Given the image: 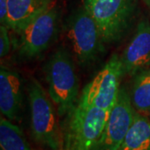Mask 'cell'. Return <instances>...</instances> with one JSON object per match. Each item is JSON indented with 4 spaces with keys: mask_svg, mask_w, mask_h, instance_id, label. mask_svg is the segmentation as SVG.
<instances>
[{
    "mask_svg": "<svg viewBox=\"0 0 150 150\" xmlns=\"http://www.w3.org/2000/svg\"><path fill=\"white\" fill-rule=\"evenodd\" d=\"M48 93L59 116L67 115L79 99V79L72 56L60 47L44 65Z\"/></svg>",
    "mask_w": 150,
    "mask_h": 150,
    "instance_id": "cell-1",
    "label": "cell"
},
{
    "mask_svg": "<svg viewBox=\"0 0 150 150\" xmlns=\"http://www.w3.org/2000/svg\"><path fill=\"white\" fill-rule=\"evenodd\" d=\"M30 109V127L33 139L50 150H61L63 138L60 131L56 107L48 93L33 79L28 87Z\"/></svg>",
    "mask_w": 150,
    "mask_h": 150,
    "instance_id": "cell-2",
    "label": "cell"
},
{
    "mask_svg": "<svg viewBox=\"0 0 150 150\" xmlns=\"http://www.w3.org/2000/svg\"><path fill=\"white\" fill-rule=\"evenodd\" d=\"M109 111L77 103L68 114L64 146L68 150H91L102 135Z\"/></svg>",
    "mask_w": 150,
    "mask_h": 150,
    "instance_id": "cell-3",
    "label": "cell"
},
{
    "mask_svg": "<svg viewBox=\"0 0 150 150\" xmlns=\"http://www.w3.org/2000/svg\"><path fill=\"white\" fill-rule=\"evenodd\" d=\"M104 43L118 42L128 32L137 8V0H83Z\"/></svg>",
    "mask_w": 150,
    "mask_h": 150,
    "instance_id": "cell-4",
    "label": "cell"
},
{
    "mask_svg": "<svg viewBox=\"0 0 150 150\" xmlns=\"http://www.w3.org/2000/svg\"><path fill=\"white\" fill-rule=\"evenodd\" d=\"M66 28L73 54L79 63L83 66L93 64L103 51L104 43L96 22L84 7L71 15Z\"/></svg>",
    "mask_w": 150,
    "mask_h": 150,
    "instance_id": "cell-5",
    "label": "cell"
},
{
    "mask_svg": "<svg viewBox=\"0 0 150 150\" xmlns=\"http://www.w3.org/2000/svg\"><path fill=\"white\" fill-rule=\"evenodd\" d=\"M123 75L121 57L113 54L91 82L83 88L78 103L110 112L117 101Z\"/></svg>",
    "mask_w": 150,
    "mask_h": 150,
    "instance_id": "cell-6",
    "label": "cell"
},
{
    "mask_svg": "<svg viewBox=\"0 0 150 150\" xmlns=\"http://www.w3.org/2000/svg\"><path fill=\"white\" fill-rule=\"evenodd\" d=\"M59 16L57 7L52 4L16 33L17 48L21 57L34 59L48 49L58 33Z\"/></svg>",
    "mask_w": 150,
    "mask_h": 150,
    "instance_id": "cell-7",
    "label": "cell"
},
{
    "mask_svg": "<svg viewBox=\"0 0 150 150\" xmlns=\"http://www.w3.org/2000/svg\"><path fill=\"white\" fill-rule=\"evenodd\" d=\"M136 112L129 92L121 86L102 135L91 150H118L134 122Z\"/></svg>",
    "mask_w": 150,
    "mask_h": 150,
    "instance_id": "cell-8",
    "label": "cell"
},
{
    "mask_svg": "<svg viewBox=\"0 0 150 150\" xmlns=\"http://www.w3.org/2000/svg\"><path fill=\"white\" fill-rule=\"evenodd\" d=\"M121 61L124 75L134 77L150 67V23L143 18L123 52Z\"/></svg>",
    "mask_w": 150,
    "mask_h": 150,
    "instance_id": "cell-9",
    "label": "cell"
},
{
    "mask_svg": "<svg viewBox=\"0 0 150 150\" xmlns=\"http://www.w3.org/2000/svg\"><path fill=\"white\" fill-rule=\"evenodd\" d=\"M23 105V81L14 70L1 66L0 69V110L10 121L20 118Z\"/></svg>",
    "mask_w": 150,
    "mask_h": 150,
    "instance_id": "cell-10",
    "label": "cell"
},
{
    "mask_svg": "<svg viewBox=\"0 0 150 150\" xmlns=\"http://www.w3.org/2000/svg\"><path fill=\"white\" fill-rule=\"evenodd\" d=\"M53 0H8L6 27L18 33L51 6Z\"/></svg>",
    "mask_w": 150,
    "mask_h": 150,
    "instance_id": "cell-11",
    "label": "cell"
},
{
    "mask_svg": "<svg viewBox=\"0 0 150 150\" xmlns=\"http://www.w3.org/2000/svg\"><path fill=\"white\" fill-rule=\"evenodd\" d=\"M118 150H150V118L136 112L129 128Z\"/></svg>",
    "mask_w": 150,
    "mask_h": 150,
    "instance_id": "cell-12",
    "label": "cell"
},
{
    "mask_svg": "<svg viewBox=\"0 0 150 150\" xmlns=\"http://www.w3.org/2000/svg\"><path fill=\"white\" fill-rule=\"evenodd\" d=\"M129 96L135 110L150 117V67L133 77Z\"/></svg>",
    "mask_w": 150,
    "mask_h": 150,
    "instance_id": "cell-13",
    "label": "cell"
},
{
    "mask_svg": "<svg viewBox=\"0 0 150 150\" xmlns=\"http://www.w3.org/2000/svg\"><path fill=\"white\" fill-rule=\"evenodd\" d=\"M1 150H32L21 129L9 119H0Z\"/></svg>",
    "mask_w": 150,
    "mask_h": 150,
    "instance_id": "cell-14",
    "label": "cell"
},
{
    "mask_svg": "<svg viewBox=\"0 0 150 150\" xmlns=\"http://www.w3.org/2000/svg\"><path fill=\"white\" fill-rule=\"evenodd\" d=\"M8 28L4 25L0 27V56L5 57L10 51V38L8 35Z\"/></svg>",
    "mask_w": 150,
    "mask_h": 150,
    "instance_id": "cell-15",
    "label": "cell"
},
{
    "mask_svg": "<svg viewBox=\"0 0 150 150\" xmlns=\"http://www.w3.org/2000/svg\"><path fill=\"white\" fill-rule=\"evenodd\" d=\"M8 19V0H0V22L6 26Z\"/></svg>",
    "mask_w": 150,
    "mask_h": 150,
    "instance_id": "cell-16",
    "label": "cell"
},
{
    "mask_svg": "<svg viewBox=\"0 0 150 150\" xmlns=\"http://www.w3.org/2000/svg\"><path fill=\"white\" fill-rule=\"evenodd\" d=\"M143 2L146 5L149 7V8L150 9V0H143Z\"/></svg>",
    "mask_w": 150,
    "mask_h": 150,
    "instance_id": "cell-17",
    "label": "cell"
},
{
    "mask_svg": "<svg viewBox=\"0 0 150 150\" xmlns=\"http://www.w3.org/2000/svg\"><path fill=\"white\" fill-rule=\"evenodd\" d=\"M61 150H68V149H62Z\"/></svg>",
    "mask_w": 150,
    "mask_h": 150,
    "instance_id": "cell-18",
    "label": "cell"
}]
</instances>
